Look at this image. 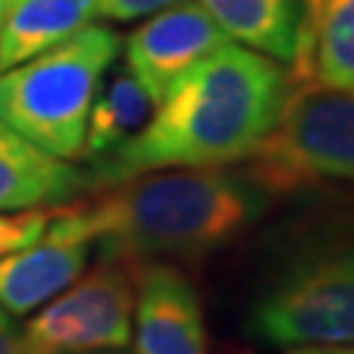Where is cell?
I'll return each instance as SVG.
<instances>
[{"mask_svg":"<svg viewBox=\"0 0 354 354\" xmlns=\"http://www.w3.org/2000/svg\"><path fill=\"white\" fill-rule=\"evenodd\" d=\"M286 92L290 74L281 62L227 41L162 95L136 136L88 165L92 189L148 171L218 169L248 160L278 121Z\"/></svg>","mask_w":354,"mask_h":354,"instance_id":"obj_1","label":"cell"},{"mask_svg":"<svg viewBox=\"0 0 354 354\" xmlns=\"http://www.w3.org/2000/svg\"><path fill=\"white\" fill-rule=\"evenodd\" d=\"M274 198L248 169L148 171L83 204L95 248L130 269L198 263L257 225Z\"/></svg>","mask_w":354,"mask_h":354,"instance_id":"obj_2","label":"cell"},{"mask_svg":"<svg viewBox=\"0 0 354 354\" xmlns=\"http://www.w3.org/2000/svg\"><path fill=\"white\" fill-rule=\"evenodd\" d=\"M245 328L266 346H354V213L313 216L274 242Z\"/></svg>","mask_w":354,"mask_h":354,"instance_id":"obj_3","label":"cell"},{"mask_svg":"<svg viewBox=\"0 0 354 354\" xmlns=\"http://www.w3.org/2000/svg\"><path fill=\"white\" fill-rule=\"evenodd\" d=\"M121 50L113 27L88 24L71 39L0 74V121L59 160H83L88 113Z\"/></svg>","mask_w":354,"mask_h":354,"instance_id":"obj_4","label":"cell"},{"mask_svg":"<svg viewBox=\"0 0 354 354\" xmlns=\"http://www.w3.org/2000/svg\"><path fill=\"white\" fill-rule=\"evenodd\" d=\"M248 174L272 198L325 186H354V95L292 80Z\"/></svg>","mask_w":354,"mask_h":354,"instance_id":"obj_5","label":"cell"},{"mask_svg":"<svg viewBox=\"0 0 354 354\" xmlns=\"http://www.w3.org/2000/svg\"><path fill=\"white\" fill-rule=\"evenodd\" d=\"M136 281L121 260L104 257L92 272L65 286L24 325L32 354L121 351L133 339Z\"/></svg>","mask_w":354,"mask_h":354,"instance_id":"obj_6","label":"cell"},{"mask_svg":"<svg viewBox=\"0 0 354 354\" xmlns=\"http://www.w3.org/2000/svg\"><path fill=\"white\" fill-rule=\"evenodd\" d=\"M95 248L83 204L53 207L41 236L0 257V307L12 316H27L83 274Z\"/></svg>","mask_w":354,"mask_h":354,"instance_id":"obj_7","label":"cell"},{"mask_svg":"<svg viewBox=\"0 0 354 354\" xmlns=\"http://www.w3.org/2000/svg\"><path fill=\"white\" fill-rule=\"evenodd\" d=\"M230 39L216 27L201 3L180 0L148 15L121 41L124 68L136 77L157 106L162 95L213 50L225 48Z\"/></svg>","mask_w":354,"mask_h":354,"instance_id":"obj_8","label":"cell"},{"mask_svg":"<svg viewBox=\"0 0 354 354\" xmlns=\"http://www.w3.org/2000/svg\"><path fill=\"white\" fill-rule=\"evenodd\" d=\"M136 354H207V325L195 283L171 263L136 266Z\"/></svg>","mask_w":354,"mask_h":354,"instance_id":"obj_9","label":"cell"},{"mask_svg":"<svg viewBox=\"0 0 354 354\" xmlns=\"http://www.w3.org/2000/svg\"><path fill=\"white\" fill-rule=\"evenodd\" d=\"M92 189L88 171L41 151L0 121V213L50 209Z\"/></svg>","mask_w":354,"mask_h":354,"instance_id":"obj_10","label":"cell"},{"mask_svg":"<svg viewBox=\"0 0 354 354\" xmlns=\"http://www.w3.org/2000/svg\"><path fill=\"white\" fill-rule=\"evenodd\" d=\"M225 36L281 65H295L304 39V0H198Z\"/></svg>","mask_w":354,"mask_h":354,"instance_id":"obj_11","label":"cell"},{"mask_svg":"<svg viewBox=\"0 0 354 354\" xmlns=\"http://www.w3.org/2000/svg\"><path fill=\"white\" fill-rule=\"evenodd\" d=\"M101 18L97 0H3L0 74Z\"/></svg>","mask_w":354,"mask_h":354,"instance_id":"obj_12","label":"cell"},{"mask_svg":"<svg viewBox=\"0 0 354 354\" xmlns=\"http://www.w3.org/2000/svg\"><path fill=\"white\" fill-rule=\"evenodd\" d=\"M292 80L354 95V0H313Z\"/></svg>","mask_w":354,"mask_h":354,"instance_id":"obj_13","label":"cell"},{"mask_svg":"<svg viewBox=\"0 0 354 354\" xmlns=\"http://www.w3.org/2000/svg\"><path fill=\"white\" fill-rule=\"evenodd\" d=\"M151 113H153V101L148 97V92L136 83V77L127 68H118L92 104L86 124L83 160L92 165L118 151L148 124Z\"/></svg>","mask_w":354,"mask_h":354,"instance_id":"obj_14","label":"cell"},{"mask_svg":"<svg viewBox=\"0 0 354 354\" xmlns=\"http://www.w3.org/2000/svg\"><path fill=\"white\" fill-rule=\"evenodd\" d=\"M171 3H180V0H97L101 18L106 21H139Z\"/></svg>","mask_w":354,"mask_h":354,"instance_id":"obj_15","label":"cell"},{"mask_svg":"<svg viewBox=\"0 0 354 354\" xmlns=\"http://www.w3.org/2000/svg\"><path fill=\"white\" fill-rule=\"evenodd\" d=\"M0 354H32L27 346L24 328L15 322L12 313L0 307Z\"/></svg>","mask_w":354,"mask_h":354,"instance_id":"obj_16","label":"cell"},{"mask_svg":"<svg viewBox=\"0 0 354 354\" xmlns=\"http://www.w3.org/2000/svg\"><path fill=\"white\" fill-rule=\"evenodd\" d=\"M283 354H354V346H328V342H322V346H292Z\"/></svg>","mask_w":354,"mask_h":354,"instance_id":"obj_17","label":"cell"},{"mask_svg":"<svg viewBox=\"0 0 354 354\" xmlns=\"http://www.w3.org/2000/svg\"><path fill=\"white\" fill-rule=\"evenodd\" d=\"M310 6H313V0H304V12H310Z\"/></svg>","mask_w":354,"mask_h":354,"instance_id":"obj_18","label":"cell"},{"mask_svg":"<svg viewBox=\"0 0 354 354\" xmlns=\"http://www.w3.org/2000/svg\"><path fill=\"white\" fill-rule=\"evenodd\" d=\"M97 354H121V351H97Z\"/></svg>","mask_w":354,"mask_h":354,"instance_id":"obj_19","label":"cell"},{"mask_svg":"<svg viewBox=\"0 0 354 354\" xmlns=\"http://www.w3.org/2000/svg\"><path fill=\"white\" fill-rule=\"evenodd\" d=\"M0 18H3V0H0Z\"/></svg>","mask_w":354,"mask_h":354,"instance_id":"obj_20","label":"cell"}]
</instances>
